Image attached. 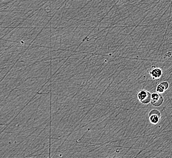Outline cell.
Wrapping results in <instances>:
<instances>
[{
	"label": "cell",
	"instance_id": "cell-1",
	"mask_svg": "<svg viewBox=\"0 0 172 158\" xmlns=\"http://www.w3.org/2000/svg\"><path fill=\"white\" fill-rule=\"evenodd\" d=\"M137 97L143 104H148L151 102V94L146 90H141L137 93Z\"/></svg>",
	"mask_w": 172,
	"mask_h": 158
},
{
	"label": "cell",
	"instance_id": "cell-2",
	"mask_svg": "<svg viewBox=\"0 0 172 158\" xmlns=\"http://www.w3.org/2000/svg\"><path fill=\"white\" fill-rule=\"evenodd\" d=\"M161 114L160 111L156 109H153L149 113L150 122L153 125H156L160 122Z\"/></svg>",
	"mask_w": 172,
	"mask_h": 158
},
{
	"label": "cell",
	"instance_id": "cell-3",
	"mask_svg": "<svg viewBox=\"0 0 172 158\" xmlns=\"http://www.w3.org/2000/svg\"><path fill=\"white\" fill-rule=\"evenodd\" d=\"M164 102L163 96L159 93H153L151 94V104L154 106H160Z\"/></svg>",
	"mask_w": 172,
	"mask_h": 158
},
{
	"label": "cell",
	"instance_id": "cell-4",
	"mask_svg": "<svg viewBox=\"0 0 172 158\" xmlns=\"http://www.w3.org/2000/svg\"><path fill=\"white\" fill-rule=\"evenodd\" d=\"M149 74L150 75L151 77L152 78V79L153 80L159 79L162 75V69L153 66L150 70Z\"/></svg>",
	"mask_w": 172,
	"mask_h": 158
},
{
	"label": "cell",
	"instance_id": "cell-5",
	"mask_svg": "<svg viewBox=\"0 0 172 158\" xmlns=\"http://www.w3.org/2000/svg\"><path fill=\"white\" fill-rule=\"evenodd\" d=\"M169 87V84L167 81H163L157 85L156 87V92L159 93H164Z\"/></svg>",
	"mask_w": 172,
	"mask_h": 158
}]
</instances>
